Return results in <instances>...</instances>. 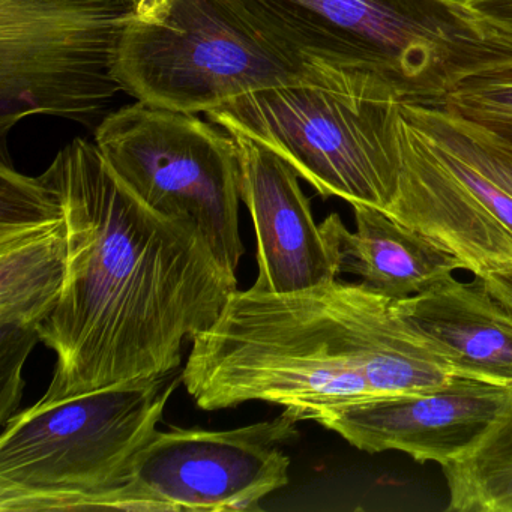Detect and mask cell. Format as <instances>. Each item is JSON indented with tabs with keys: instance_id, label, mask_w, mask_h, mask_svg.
Returning a JSON list of instances; mask_svg holds the SVG:
<instances>
[{
	"instance_id": "6da1fadb",
	"label": "cell",
	"mask_w": 512,
	"mask_h": 512,
	"mask_svg": "<svg viewBox=\"0 0 512 512\" xmlns=\"http://www.w3.org/2000/svg\"><path fill=\"white\" fill-rule=\"evenodd\" d=\"M55 167L70 221L61 299L38 328L56 353L41 403L178 371L238 290L193 221L155 211L76 139Z\"/></svg>"
},
{
	"instance_id": "7a4b0ae2",
	"label": "cell",
	"mask_w": 512,
	"mask_h": 512,
	"mask_svg": "<svg viewBox=\"0 0 512 512\" xmlns=\"http://www.w3.org/2000/svg\"><path fill=\"white\" fill-rule=\"evenodd\" d=\"M326 88L397 86L442 103L458 77L496 58L452 0H218Z\"/></svg>"
},
{
	"instance_id": "3957f363",
	"label": "cell",
	"mask_w": 512,
	"mask_h": 512,
	"mask_svg": "<svg viewBox=\"0 0 512 512\" xmlns=\"http://www.w3.org/2000/svg\"><path fill=\"white\" fill-rule=\"evenodd\" d=\"M179 382L130 380L14 413L0 436V512L98 511L127 481Z\"/></svg>"
},
{
	"instance_id": "277c9868",
	"label": "cell",
	"mask_w": 512,
	"mask_h": 512,
	"mask_svg": "<svg viewBox=\"0 0 512 512\" xmlns=\"http://www.w3.org/2000/svg\"><path fill=\"white\" fill-rule=\"evenodd\" d=\"M400 97L289 85L242 95L206 113L284 158L320 196L386 209L400 176Z\"/></svg>"
},
{
	"instance_id": "5b68a950",
	"label": "cell",
	"mask_w": 512,
	"mask_h": 512,
	"mask_svg": "<svg viewBox=\"0 0 512 512\" xmlns=\"http://www.w3.org/2000/svg\"><path fill=\"white\" fill-rule=\"evenodd\" d=\"M116 79L137 101L190 115L277 86L326 88L218 0H166L152 16L131 13Z\"/></svg>"
},
{
	"instance_id": "8992f818",
	"label": "cell",
	"mask_w": 512,
	"mask_h": 512,
	"mask_svg": "<svg viewBox=\"0 0 512 512\" xmlns=\"http://www.w3.org/2000/svg\"><path fill=\"white\" fill-rule=\"evenodd\" d=\"M95 145L131 193L161 214L193 221L220 265L236 275L245 251L241 158L229 131L136 101L101 121Z\"/></svg>"
},
{
	"instance_id": "52a82bcc",
	"label": "cell",
	"mask_w": 512,
	"mask_h": 512,
	"mask_svg": "<svg viewBox=\"0 0 512 512\" xmlns=\"http://www.w3.org/2000/svg\"><path fill=\"white\" fill-rule=\"evenodd\" d=\"M124 0H0V134L32 115L91 124L122 91Z\"/></svg>"
},
{
	"instance_id": "ba28073f",
	"label": "cell",
	"mask_w": 512,
	"mask_h": 512,
	"mask_svg": "<svg viewBox=\"0 0 512 512\" xmlns=\"http://www.w3.org/2000/svg\"><path fill=\"white\" fill-rule=\"evenodd\" d=\"M295 425L281 413L233 430H157L98 511H259L260 500L289 482L281 446L298 436Z\"/></svg>"
},
{
	"instance_id": "9c48e42d",
	"label": "cell",
	"mask_w": 512,
	"mask_h": 512,
	"mask_svg": "<svg viewBox=\"0 0 512 512\" xmlns=\"http://www.w3.org/2000/svg\"><path fill=\"white\" fill-rule=\"evenodd\" d=\"M70 221L55 167L37 178L0 167V422L22 400L23 367L67 280Z\"/></svg>"
},
{
	"instance_id": "30bf717a",
	"label": "cell",
	"mask_w": 512,
	"mask_h": 512,
	"mask_svg": "<svg viewBox=\"0 0 512 512\" xmlns=\"http://www.w3.org/2000/svg\"><path fill=\"white\" fill-rule=\"evenodd\" d=\"M397 137L400 176L386 214L457 257L475 277L511 262V194L401 110Z\"/></svg>"
},
{
	"instance_id": "8fae6325",
	"label": "cell",
	"mask_w": 512,
	"mask_h": 512,
	"mask_svg": "<svg viewBox=\"0 0 512 512\" xmlns=\"http://www.w3.org/2000/svg\"><path fill=\"white\" fill-rule=\"evenodd\" d=\"M509 394L508 386L454 377L436 388L352 404L320 425L370 454L400 451L446 466L479 442Z\"/></svg>"
},
{
	"instance_id": "7c38bea8",
	"label": "cell",
	"mask_w": 512,
	"mask_h": 512,
	"mask_svg": "<svg viewBox=\"0 0 512 512\" xmlns=\"http://www.w3.org/2000/svg\"><path fill=\"white\" fill-rule=\"evenodd\" d=\"M241 158L242 202L257 236L254 289L287 295L338 280L341 254L325 221L317 224L295 169L251 137L232 134Z\"/></svg>"
},
{
	"instance_id": "4fadbf2b",
	"label": "cell",
	"mask_w": 512,
	"mask_h": 512,
	"mask_svg": "<svg viewBox=\"0 0 512 512\" xmlns=\"http://www.w3.org/2000/svg\"><path fill=\"white\" fill-rule=\"evenodd\" d=\"M404 322L451 367L455 377L512 388V311L476 278L448 275L395 301Z\"/></svg>"
},
{
	"instance_id": "5bb4252c",
	"label": "cell",
	"mask_w": 512,
	"mask_h": 512,
	"mask_svg": "<svg viewBox=\"0 0 512 512\" xmlns=\"http://www.w3.org/2000/svg\"><path fill=\"white\" fill-rule=\"evenodd\" d=\"M355 232L340 215L325 220L341 254V272L359 278L377 295L401 301L418 295L466 266L421 233L386 214L382 209L353 205Z\"/></svg>"
},
{
	"instance_id": "9a60e30c",
	"label": "cell",
	"mask_w": 512,
	"mask_h": 512,
	"mask_svg": "<svg viewBox=\"0 0 512 512\" xmlns=\"http://www.w3.org/2000/svg\"><path fill=\"white\" fill-rule=\"evenodd\" d=\"M442 470L448 511L512 512V388L479 442Z\"/></svg>"
},
{
	"instance_id": "2e32d148",
	"label": "cell",
	"mask_w": 512,
	"mask_h": 512,
	"mask_svg": "<svg viewBox=\"0 0 512 512\" xmlns=\"http://www.w3.org/2000/svg\"><path fill=\"white\" fill-rule=\"evenodd\" d=\"M401 113L425 134L475 167L512 196V145L436 104L403 101Z\"/></svg>"
},
{
	"instance_id": "e0dca14e",
	"label": "cell",
	"mask_w": 512,
	"mask_h": 512,
	"mask_svg": "<svg viewBox=\"0 0 512 512\" xmlns=\"http://www.w3.org/2000/svg\"><path fill=\"white\" fill-rule=\"evenodd\" d=\"M439 106L512 145V55L458 77Z\"/></svg>"
},
{
	"instance_id": "ac0fdd59",
	"label": "cell",
	"mask_w": 512,
	"mask_h": 512,
	"mask_svg": "<svg viewBox=\"0 0 512 512\" xmlns=\"http://www.w3.org/2000/svg\"><path fill=\"white\" fill-rule=\"evenodd\" d=\"M455 5L491 50L512 55V0H458Z\"/></svg>"
},
{
	"instance_id": "d6986e66",
	"label": "cell",
	"mask_w": 512,
	"mask_h": 512,
	"mask_svg": "<svg viewBox=\"0 0 512 512\" xmlns=\"http://www.w3.org/2000/svg\"><path fill=\"white\" fill-rule=\"evenodd\" d=\"M485 289L512 311V260L476 277Z\"/></svg>"
},
{
	"instance_id": "ffe728a7",
	"label": "cell",
	"mask_w": 512,
	"mask_h": 512,
	"mask_svg": "<svg viewBox=\"0 0 512 512\" xmlns=\"http://www.w3.org/2000/svg\"><path fill=\"white\" fill-rule=\"evenodd\" d=\"M125 4L133 10L134 16L148 17L157 13L166 0H124Z\"/></svg>"
},
{
	"instance_id": "44dd1931",
	"label": "cell",
	"mask_w": 512,
	"mask_h": 512,
	"mask_svg": "<svg viewBox=\"0 0 512 512\" xmlns=\"http://www.w3.org/2000/svg\"><path fill=\"white\" fill-rule=\"evenodd\" d=\"M452 2H458V0H452Z\"/></svg>"
}]
</instances>
